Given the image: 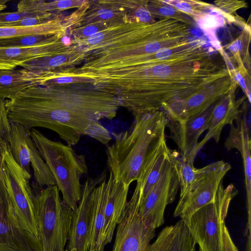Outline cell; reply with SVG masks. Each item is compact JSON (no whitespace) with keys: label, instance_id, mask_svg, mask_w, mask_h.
<instances>
[{"label":"cell","instance_id":"1f68e13d","mask_svg":"<svg viewBox=\"0 0 251 251\" xmlns=\"http://www.w3.org/2000/svg\"><path fill=\"white\" fill-rule=\"evenodd\" d=\"M35 14L37 13H25L18 11L0 13V26L4 25L11 22L18 21Z\"/></svg>","mask_w":251,"mask_h":251},{"label":"cell","instance_id":"484cf974","mask_svg":"<svg viewBox=\"0 0 251 251\" xmlns=\"http://www.w3.org/2000/svg\"><path fill=\"white\" fill-rule=\"evenodd\" d=\"M161 1L190 17L196 23L204 14L212 11L213 4L194 0H161Z\"/></svg>","mask_w":251,"mask_h":251},{"label":"cell","instance_id":"ba28073f","mask_svg":"<svg viewBox=\"0 0 251 251\" xmlns=\"http://www.w3.org/2000/svg\"><path fill=\"white\" fill-rule=\"evenodd\" d=\"M140 204L127 201L120 219L113 251H166L175 233L176 226H167L155 236V229L146 223L139 212Z\"/></svg>","mask_w":251,"mask_h":251},{"label":"cell","instance_id":"d6a6232c","mask_svg":"<svg viewBox=\"0 0 251 251\" xmlns=\"http://www.w3.org/2000/svg\"><path fill=\"white\" fill-rule=\"evenodd\" d=\"M223 238L225 251H238L230 237L228 230L226 225L224 227Z\"/></svg>","mask_w":251,"mask_h":251},{"label":"cell","instance_id":"603a6c76","mask_svg":"<svg viewBox=\"0 0 251 251\" xmlns=\"http://www.w3.org/2000/svg\"><path fill=\"white\" fill-rule=\"evenodd\" d=\"M67 30L64 19L58 16L48 22L35 26H0V40L31 35H54L66 33Z\"/></svg>","mask_w":251,"mask_h":251},{"label":"cell","instance_id":"8d00e7d4","mask_svg":"<svg viewBox=\"0 0 251 251\" xmlns=\"http://www.w3.org/2000/svg\"><path fill=\"white\" fill-rule=\"evenodd\" d=\"M198 251H201V249L199 248V250Z\"/></svg>","mask_w":251,"mask_h":251},{"label":"cell","instance_id":"277c9868","mask_svg":"<svg viewBox=\"0 0 251 251\" xmlns=\"http://www.w3.org/2000/svg\"><path fill=\"white\" fill-rule=\"evenodd\" d=\"M30 135L55 178L62 201L75 211L82 197L80 178L88 172L85 156L67 144L50 139L34 128L30 130Z\"/></svg>","mask_w":251,"mask_h":251},{"label":"cell","instance_id":"2e32d148","mask_svg":"<svg viewBox=\"0 0 251 251\" xmlns=\"http://www.w3.org/2000/svg\"><path fill=\"white\" fill-rule=\"evenodd\" d=\"M244 103L242 111L235 121L236 125L230 126L229 133L225 142L224 146L228 151L237 149L240 152L243 159L248 214L245 232H248L251 231V139L250 126L246 117L247 106H244Z\"/></svg>","mask_w":251,"mask_h":251},{"label":"cell","instance_id":"836d02e7","mask_svg":"<svg viewBox=\"0 0 251 251\" xmlns=\"http://www.w3.org/2000/svg\"><path fill=\"white\" fill-rule=\"evenodd\" d=\"M5 103V99L0 98V120L3 113L6 111Z\"/></svg>","mask_w":251,"mask_h":251},{"label":"cell","instance_id":"7c38bea8","mask_svg":"<svg viewBox=\"0 0 251 251\" xmlns=\"http://www.w3.org/2000/svg\"><path fill=\"white\" fill-rule=\"evenodd\" d=\"M237 84L231 76L220 79L186 99L162 111L168 120L182 122L202 112L228 94Z\"/></svg>","mask_w":251,"mask_h":251},{"label":"cell","instance_id":"cb8c5ba5","mask_svg":"<svg viewBox=\"0 0 251 251\" xmlns=\"http://www.w3.org/2000/svg\"><path fill=\"white\" fill-rule=\"evenodd\" d=\"M251 40V26L243 28L239 36L223 48L231 54V59L237 67H245L251 73V57L249 48Z\"/></svg>","mask_w":251,"mask_h":251},{"label":"cell","instance_id":"f1b7e54d","mask_svg":"<svg viewBox=\"0 0 251 251\" xmlns=\"http://www.w3.org/2000/svg\"><path fill=\"white\" fill-rule=\"evenodd\" d=\"M214 5L221 12L224 18L229 23L240 25L244 19L236 14V11L247 7V3L244 0H219L214 2Z\"/></svg>","mask_w":251,"mask_h":251},{"label":"cell","instance_id":"44dd1931","mask_svg":"<svg viewBox=\"0 0 251 251\" xmlns=\"http://www.w3.org/2000/svg\"><path fill=\"white\" fill-rule=\"evenodd\" d=\"M105 211L103 237L105 245L111 242L116 227L125 209L129 186L116 181L110 172Z\"/></svg>","mask_w":251,"mask_h":251},{"label":"cell","instance_id":"d6986e66","mask_svg":"<svg viewBox=\"0 0 251 251\" xmlns=\"http://www.w3.org/2000/svg\"><path fill=\"white\" fill-rule=\"evenodd\" d=\"M6 196L0 200V251H43L39 239L17 227L9 218Z\"/></svg>","mask_w":251,"mask_h":251},{"label":"cell","instance_id":"d4e9b609","mask_svg":"<svg viewBox=\"0 0 251 251\" xmlns=\"http://www.w3.org/2000/svg\"><path fill=\"white\" fill-rule=\"evenodd\" d=\"M209 164L201 168H196L194 164L189 163L178 156L175 161L179 188V198L183 196L192 183L201 176L208 169Z\"/></svg>","mask_w":251,"mask_h":251},{"label":"cell","instance_id":"8992f818","mask_svg":"<svg viewBox=\"0 0 251 251\" xmlns=\"http://www.w3.org/2000/svg\"><path fill=\"white\" fill-rule=\"evenodd\" d=\"M3 157L2 174L7 192L5 205L8 216L17 227L39 239L30 183L31 175L15 161L8 142Z\"/></svg>","mask_w":251,"mask_h":251},{"label":"cell","instance_id":"d590c367","mask_svg":"<svg viewBox=\"0 0 251 251\" xmlns=\"http://www.w3.org/2000/svg\"><path fill=\"white\" fill-rule=\"evenodd\" d=\"M251 246L250 245H247V251H251Z\"/></svg>","mask_w":251,"mask_h":251},{"label":"cell","instance_id":"9c48e42d","mask_svg":"<svg viewBox=\"0 0 251 251\" xmlns=\"http://www.w3.org/2000/svg\"><path fill=\"white\" fill-rule=\"evenodd\" d=\"M177 152L172 151L166 160L159 178L140 204L143 220L155 229L164 223L167 205L176 199L179 185L175 168Z\"/></svg>","mask_w":251,"mask_h":251},{"label":"cell","instance_id":"30bf717a","mask_svg":"<svg viewBox=\"0 0 251 251\" xmlns=\"http://www.w3.org/2000/svg\"><path fill=\"white\" fill-rule=\"evenodd\" d=\"M231 168L228 163L223 160L210 164L207 170L179 198L174 217H178L185 222L198 210L211 202L224 176Z\"/></svg>","mask_w":251,"mask_h":251},{"label":"cell","instance_id":"4316f807","mask_svg":"<svg viewBox=\"0 0 251 251\" xmlns=\"http://www.w3.org/2000/svg\"><path fill=\"white\" fill-rule=\"evenodd\" d=\"M148 7L152 15L160 18H169L185 24L189 26L196 25L189 16L176 8L163 3L161 0L149 1Z\"/></svg>","mask_w":251,"mask_h":251},{"label":"cell","instance_id":"7a4b0ae2","mask_svg":"<svg viewBox=\"0 0 251 251\" xmlns=\"http://www.w3.org/2000/svg\"><path fill=\"white\" fill-rule=\"evenodd\" d=\"M83 84L47 81L26 88L5 100L9 122L29 130L48 128L71 147L83 135L108 144L112 137L100 120L116 116L120 100L92 86H81Z\"/></svg>","mask_w":251,"mask_h":251},{"label":"cell","instance_id":"5b68a950","mask_svg":"<svg viewBox=\"0 0 251 251\" xmlns=\"http://www.w3.org/2000/svg\"><path fill=\"white\" fill-rule=\"evenodd\" d=\"M38 234L43 251H68L74 211L61 200L57 185L31 183Z\"/></svg>","mask_w":251,"mask_h":251},{"label":"cell","instance_id":"8fae6325","mask_svg":"<svg viewBox=\"0 0 251 251\" xmlns=\"http://www.w3.org/2000/svg\"><path fill=\"white\" fill-rule=\"evenodd\" d=\"M8 142L17 163L29 174L32 167L35 183L38 187L56 185L52 173L31 138L30 130L22 125L10 123Z\"/></svg>","mask_w":251,"mask_h":251},{"label":"cell","instance_id":"e0dca14e","mask_svg":"<svg viewBox=\"0 0 251 251\" xmlns=\"http://www.w3.org/2000/svg\"><path fill=\"white\" fill-rule=\"evenodd\" d=\"M237 86V84L234 86L228 94L215 104L207 123V132L204 138L199 142L195 150V157L200 150L211 139L218 143L224 126L233 125L239 116L246 97L235 99Z\"/></svg>","mask_w":251,"mask_h":251},{"label":"cell","instance_id":"e575fe53","mask_svg":"<svg viewBox=\"0 0 251 251\" xmlns=\"http://www.w3.org/2000/svg\"><path fill=\"white\" fill-rule=\"evenodd\" d=\"M7 2V0H0V11L5 9L7 7V5L6 3Z\"/></svg>","mask_w":251,"mask_h":251},{"label":"cell","instance_id":"83f0119b","mask_svg":"<svg viewBox=\"0 0 251 251\" xmlns=\"http://www.w3.org/2000/svg\"><path fill=\"white\" fill-rule=\"evenodd\" d=\"M175 226L174 237L166 251H196V242L184 222L180 220Z\"/></svg>","mask_w":251,"mask_h":251},{"label":"cell","instance_id":"9a60e30c","mask_svg":"<svg viewBox=\"0 0 251 251\" xmlns=\"http://www.w3.org/2000/svg\"><path fill=\"white\" fill-rule=\"evenodd\" d=\"M105 177L106 171L104 170L96 177L88 178L82 185V197L76 209L74 211L66 250L89 251V221L91 195L94 189Z\"/></svg>","mask_w":251,"mask_h":251},{"label":"cell","instance_id":"5bb4252c","mask_svg":"<svg viewBox=\"0 0 251 251\" xmlns=\"http://www.w3.org/2000/svg\"><path fill=\"white\" fill-rule=\"evenodd\" d=\"M217 102L185 121L167 119L166 127L170 131L169 138L177 146L180 153V157L189 163L194 164L196 158L194 151L199 143V138L207 130L209 118Z\"/></svg>","mask_w":251,"mask_h":251},{"label":"cell","instance_id":"6da1fadb","mask_svg":"<svg viewBox=\"0 0 251 251\" xmlns=\"http://www.w3.org/2000/svg\"><path fill=\"white\" fill-rule=\"evenodd\" d=\"M214 52L195 37L151 53L142 33L117 27L94 46L85 76L96 89L116 97L134 117L162 110L230 75Z\"/></svg>","mask_w":251,"mask_h":251},{"label":"cell","instance_id":"f546056e","mask_svg":"<svg viewBox=\"0 0 251 251\" xmlns=\"http://www.w3.org/2000/svg\"><path fill=\"white\" fill-rule=\"evenodd\" d=\"M53 35H31L0 40V48L30 47L41 43Z\"/></svg>","mask_w":251,"mask_h":251},{"label":"cell","instance_id":"52a82bcc","mask_svg":"<svg viewBox=\"0 0 251 251\" xmlns=\"http://www.w3.org/2000/svg\"><path fill=\"white\" fill-rule=\"evenodd\" d=\"M238 190L232 183L220 184L214 199L195 212L184 223L201 251H225V221Z\"/></svg>","mask_w":251,"mask_h":251},{"label":"cell","instance_id":"ac0fdd59","mask_svg":"<svg viewBox=\"0 0 251 251\" xmlns=\"http://www.w3.org/2000/svg\"><path fill=\"white\" fill-rule=\"evenodd\" d=\"M172 151L167 145L165 134L148 152L136 180V187L131 198L141 203L158 180L163 166Z\"/></svg>","mask_w":251,"mask_h":251},{"label":"cell","instance_id":"4dcf8cb0","mask_svg":"<svg viewBox=\"0 0 251 251\" xmlns=\"http://www.w3.org/2000/svg\"><path fill=\"white\" fill-rule=\"evenodd\" d=\"M235 81L237 83L243 91L250 103L251 100V73L245 67H237L229 73Z\"/></svg>","mask_w":251,"mask_h":251},{"label":"cell","instance_id":"3957f363","mask_svg":"<svg viewBox=\"0 0 251 251\" xmlns=\"http://www.w3.org/2000/svg\"><path fill=\"white\" fill-rule=\"evenodd\" d=\"M167 122L162 110L151 111L134 117L126 131L113 133L115 140L106 153L108 169L116 181L129 186L137 180L148 152L165 134Z\"/></svg>","mask_w":251,"mask_h":251},{"label":"cell","instance_id":"4fadbf2b","mask_svg":"<svg viewBox=\"0 0 251 251\" xmlns=\"http://www.w3.org/2000/svg\"><path fill=\"white\" fill-rule=\"evenodd\" d=\"M66 35V33L54 35L30 47L0 48V70H13L37 58L74 52L76 46L74 44L66 45L63 42Z\"/></svg>","mask_w":251,"mask_h":251},{"label":"cell","instance_id":"ffe728a7","mask_svg":"<svg viewBox=\"0 0 251 251\" xmlns=\"http://www.w3.org/2000/svg\"><path fill=\"white\" fill-rule=\"evenodd\" d=\"M55 76L53 71L34 72L24 68L0 70V98L11 100L26 88L43 85Z\"/></svg>","mask_w":251,"mask_h":251},{"label":"cell","instance_id":"7402d4cb","mask_svg":"<svg viewBox=\"0 0 251 251\" xmlns=\"http://www.w3.org/2000/svg\"><path fill=\"white\" fill-rule=\"evenodd\" d=\"M108 189L109 181L106 180L105 177L92 193L89 221V251H104V211Z\"/></svg>","mask_w":251,"mask_h":251}]
</instances>
